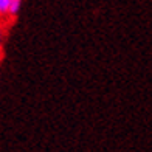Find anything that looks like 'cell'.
Here are the masks:
<instances>
[{"instance_id": "6da1fadb", "label": "cell", "mask_w": 152, "mask_h": 152, "mask_svg": "<svg viewBox=\"0 0 152 152\" xmlns=\"http://www.w3.org/2000/svg\"><path fill=\"white\" fill-rule=\"evenodd\" d=\"M22 2H23V0H11V5H10V10H8V16L16 17L19 12H20V8H22Z\"/></svg>"}, {"instance_id": "7a4b0ae2", "label": "cell", "mask_w": 152, "mask_h": 152, "mask_svg": "<svg viewBox=\"0 0 152 152\" xmlns=\"http://www.w3.org/2000/svg\"><path fill=\"white\" fill-rule=\"evenodd\" d=\"M10 5H11V0H0V16L8 14Z\"/></svg>"}, {"instance_id": "3957f363", "label": "cell", "mask_w": 152, "mask_h": 152, "mask_svg": "<svg viewBox=\"0 0 152 152\" xmlns=\"http://www.w3.org/2000/svg\"><path fill=\"white\" fill-rule=\"evenodd\" d=\"M2 40H3V34H2V30H0V44H2Z\"/></svg>"}]
</instances>
